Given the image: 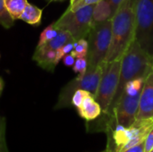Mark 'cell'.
<instances>
[{
    "label": "cell",
    "instance_id": "1",
    "mask_svg": "<svg viewBox=\"0 0 153 152\" xmlns=\"http://www.w3.org/2000/svg\"><path fill=\"white\" fill-rule=\"evenodd\" d=\"M111 43L106 63L121 59L134 39V10L133 0H125L111 19Z\"/></svg>",
    "mask_w": 153,
    "mask_h": 152
},
{
    "label": "cell",
    "instance_id": "2",
    "mask_svg": "<svg viewBox=\"0 0 153 152\" xmlns=\"http://www.w3.org/2000/svg\"><path fill=\"white\" fill-rule=\"evenodd\" d=\"M152 69L153 59H152L148 55H146V53L140 47L136 40L134 39L122 57L117 90L111 104L109 112L106 117H98L97 119L99 120L97 124L103 122L108 116L112 108L122 95L125 86L129 81H132L138 77H146V75Z\"/></svg>",
    "mask_w": 153,
    "mask_h": 152
},
{
    "label": "cell",
    "instance_id": "3",
    "mask_svg": "<svg viewBox=\"0 0 153 152\" xmlns=\"http://www.w3.org/2000/svg\"><path fill=\"white\" fill-rule=\"evenodd\" d=\"M134 39L153 59V0H133Z\"/></svg>",
    "mask_w": 153,
    "mask_h": 152
},
{
    "label": "cell",
    "instance_id": "4",
    "mask_svg": "<svg viewBox=\"0 0 153 152\" xmlns=\"http://www.w3.org/2000/svg\"><path fill=\"white\" fill-rule=\"evenodd\" d=\"M104 67L105 62L100 64L95 68L88 67L84 74H78L76 78L70 81L65 86L62 88L58 96L57 102L55 106V109H62L72 107V97L77 90H87L93 97H95L104 71Z\"/></svg>",
    "mask_w": 153,
    "mask_h": 152
},
{
    "label": "cell",
    "instance_id": "5",
    "mask_svg": "<svg viewBox=\"0 0 153 152\" xmlns=\"http://www.w3.org/2000/svg\"><path fill=\"white\" fill-rule=\"evenodd\" d=\"M111 20L92 25L87 37L88 53L86 58L89 68H95L105 61L111 43Z\"/></svg>",
    "mask_w": 153,
    "mask_h": 152
},
{
    "label": "cell",
    "instance_id": "6",
    "mask_svg": "<svg viewBox=\"0 0 153 152\" xmlns=\"http://www.w3.org/2000/svg\"><path fill=\"white\" fill-rule=\"evenodd\" d=\"M94 4L82 7L75 11L68 8L54 22L56 28L68 31L74 40L86 39L92 28V13Z\"/></svg>",
    "mask_w": 153,
    "mask_h": 152
},
{
    "label": "cell",
    "instance_id": "7",
    "mask_svg": "<svg viewBox=\"0 0 153 152\" xmlns=\"http://www.w3.org/2000/svg\"><path fill=\"white\" fill-rule=\"evenodd\" d=\"M121 61L122 58L109 63L105 62L104 71L97 93L94 97L101 108L102 112L100 117H106L108 116L111 104L116 96L119 82Z\"/></svg>",
    "mask_w": 153,
    "mask_h": 152
},
{
    "label": "cell",
    "instance_id": "8",
    "mask_svg": "<svg viewBox=\"0 0 153 152\" xmlns=\"http://www.w3.org/2000/svg\"><path fill=\"white\" fill-rule=\"evenodd\" d=\"M150 120H153V69L144 79L135 122Z\"/></svg>",
    "mask_w": 153,
    "mask_h": 152
},
{
    "label": "cell",
    "instance_id": "9",
    "mask_svg": "<svg viewBox=\"0 0 153 152\" xmlns=\"http://www.w3.org/2000/svg\"><path fill=\"white\" fill-rule=\"evenodd\" d=\"M79 116L87 122H92L96 120L101 115V108L100 104L96 101L95 98L90 94L88 95L81 104V106L76 108Z\"/></svg>",
    "mask_w": 153,
    "mask_h": 152
},
{
    "label": "cell",
    "instance_id": "10",
    "mask_svg": "<svg viewBox=\"0 0 153 152\" xmlns=\"http://www.w3.org/2000/svg\"><path fill=\"white\" fill-rule=\"evenodd\" d=\"M56 51L55 50L35 49L32 59L41 68L48 72H54L56 66L57 65L56 64Z\"/></svg>",
    "mask_w": 153,
    "mask_h": 152
},
{
    "label": "cell",
    "instance_id": "11",
    "mask_svg": "<svg viewBox=\"0 0 153 152\" xmlns=\"http://www.w3.org/2000/svg\"><path fill=\"white\" fill-rule=\"evenodd\" d=\"M111 4L107 0H100L94 4L92 13V25L111 20L114 16Z\"/></svg>",
    "mask_w": 153,
    "mask_h": 152
},
{
    "label": "cell",
    "instance_id": "12",
    "mask_svg": "<svg viewBox=\"0 0 153 152\" xmlns=\"http://www.w3.org/2000/svg\"><path fill=\"white\" fill-rule=\"evenodd\" d=\"M74 41H75L74 39L73 38V36L68 31L59 30L57 35L54 39H52L51 40H49L48 42H47L46 44H44L40 47H37L36 49L56 51L59 47H61L65 44H66L68 42H74Z\"/></svg>",
    "mask_w": 153,
    "mask_h": 152
},
{
    "label": "cell",
    "instance_id": "13",
    "mask_svg": "<svg viewBox=\"0 0 153 152\" xmlns=\"http://www.w3.org/2000/svg\"><path fill=\"white\" fill-rule=\"evenodd\" d=\"M42 13H43L42 9L28 3L23 10L22 13L20 16V19L28 24L38 26L40 24L41 18H42Z\"/></svg>",
    "mask_w": 153,
    "mask_h": 152
},
{
    "label": "cell",
    "instance_id": "14",
    "mask_svg": "<svg viewBox=\"0 0 153 152\" xmlns=\"http://www.w3.org/2000/svg\"><path fill=\"white\" fill-rule=\"evenodd\" d=\"M27 4V0H4L5 8L14 21L20 19Z\"/></svg>",
    "mask_w": 153,
    "mask_h": 152
},
{
    "label": "cell",
    "instance_id": "15",
    "mask_svg": "<svg viewBox=\"0 0 153 152\" xmlns=\"http://www.w3.org/2000/svg\"><path fill=\"white\" fill-rule=\"evenodd\" d=\"M144 79H145V77H138V78H135L132 81H129L126 84L123 92L129 94V95L140 94L142 92V90H143Z\"/></svg>",
    "mask_w": 153,
    "mask_h": 152
},
{
    "label": "cell",
    "instance_id": "16",
    "mask_svg": "<svg viewBox=\"0 0 153 152\" xmlns=\"http://www.w3.org/2000/svg\"><path fill=\"white\" fill-rule=\"evenodd\" d=\"M59 30L57 28H56L54 22L51 23L50 25H48L47 28L44 29V30L40 33L39 35V39L38 42L37 47H40L44 44H46L47 42H48L49 40H51L52 39H54L57 33H58Z\"/></svg>",
    "mask_w": 153,
    "mask_h": 152
},
{
    "label": "cell",
    "instance_id": "17",
    "mask_svg": "<svg viewBox=\"0 0 153 152\" xmlns=\"http://www.w3.org/2000/svg\"><path fill=\"white\" fill-rule=\"evenodd\" d=\"M87 53H88V41L86 39H81L79 40L74 41V49L71 52V54L75 58L86 57Z\"/></svg>",
    "mask_w": 153,
    "mask_h": 152
},
{
    "label": "cell",
    "instance_id": "18",
    "mask_svg": "<svg viewBox=\"0 0 153 152\" xmlns=\"http://www.w3.org/2000/svg\"><path fill=\"white\" fill-rule=\"evenodd\" d=\"M13 24L14 20L7 12L4 5V0H0V25L5 29H10L13 26Z\"/></svg>",
    "mask_w": 153,
    "mask_h": 152
},
{
    "label": "cell",
    "instance_id": "19",
    "mask_svg": "<svg viewBox=\"0 0 153 152\" xmlns=\"http://www.w3.org/2000/svg\"><path fill=\"white\" fill-rule=\"evenodd\" d=\"M0 152H9L6 143V120L0 115Z\"/></svg>",
    "mask_w": 153,
    "mask_h": 152
},
{
    "label": "cell",
    "instance_id": "20",
    "mask_svg": "<svg viewBox=\"0 0 153 152\" xmlns=\"http://www.w3.org/2000/svg\"><path fill=\"white\" fill-rule=\"evenodd\" d=\"M90 94L91 93L89 91H87V90H77L74 93V95L72 97V100H71L72 106L74 107V108H78L81 106V104L82 103L83 99L88 95H90Z\"/></svg>",
    "mask_w": 153,
    "mask_h": 152
},
{
    "label": "cell",
    "instance_id": "21",
    "mask_svg": "<svg viewBox=\"0 0 153 152\" xmlns=\"http://www.w3.org/2000/svg\"><path fill=\"white\" fill-rule=\"evenodd\" d=\"M87 68H88V61L86 57L75 59V62L73 65V70L74 73H77L79 75H82L87 71Z\"/></svg>",
    "mask_w": 153,
    "mask_h": 152
},
{
    "label": "cell",
    "instance_id": "22",
    "mask_svg": "<svg viewBox=\"0 0 153 152\" xmlns=\"http://www.w3.org/2000/svg\"><path fill=\"white\" fill-rule=\"evenodd\" d=\"M74 42H68L66 44H65L64 46H62L61 47H59L57 50H56V64L58 65V63L60 62V60L63 59V57L71 53L74 49Z\"/></svg>",
    "mask_w": 153,
    "mask_h": 152
},
{
    "label": "cell",
    "instance_id": "23",
    "mask_svg": "<svg viewBox=\"0 0 153 152\" xmlns=\"http://www.w3.org/2000/svg\"><path fill=\"white\" fill-rule=\"evenodd\" d=\"M100 1V0H70V5L68 9L71 11H75L87 5L96 4Z\"/></svg>",
    "mask_w": 153,
    "mask_h": 152
},
{
    "label": "cell",
    "instance_id": "24",
    "mask_svg": "<svg viewBox=\"0 0 153 152\" xmlns=\"http://www.w3.org/2000/svg\"><path fill=\"white\" fill-rule=\"evenodd\" d=\"M144 150L145 152H150L153 150V126L144 140Z\"/></svg>",
    "mask_w": 153,
    "mask_h": 152
},
{
    "label": "cell",
    "instance_id": "25",
    "mask_svg": "<svg viewBox=\"0 0 153 152\" xmlns=\"http://www.w3.org/2000/svg\"><path fill=\"white\" fill-rule=\"evenodd\" d=\"M122 152H145L144 150V141H143L142 142L133 146V147H130L126 150H125L124 151Z\"/></svg>",
    "mask_w": 153,
    "mask_h": 152
},
{
    "label": "cell",
    "instance_id": "26",
    "mask_svg": "<svg viewBox=\"0 0 153 152\" xmlns=\"http://www.w3.org/2000/svg\"><path fill=\"white\" fill-rule=\"evenodd\" d=\"M75 59H76V58H75L71 53H69V54L65 55V56L63 57V63H64V65H65V66L71 67V66L74 65V62H75Z\"/></svg>",
    "mask_w": 153,
    "mask_h": 152
},
{
    "label": "cell",
    "instance_id": "27",
    "mask_svg": "<svg viewBox=\"0 0 153 152\" xmlns=\"http://www.w3.org/2000/svg\"><path fill=\"white\" fill-rule=\"evenodd\" d=\"M107 1L111 4V7L113 9V12H114V13H116V12L117 11V9L119 8V6L121 5V4L125 0H107Z\"/></svg>",
    "mask_w": 153,
    "mask_h": 152
},
{
    "label": "cell",
    "instance_id": "28",
    "mask_svg": "<svg viewBox=\"0 0 153 152\" xmlns=\"http://www.w3.org/2000/svg\"><path fill=\"white\" fill-rule=\"evenodd\" d=\"M4 87V80L2 79V77H0V97H1V94H2V92H3Z\"/></svg>",
    "mask_w": 153,
    "mask_h": 152
},
{
    "label": "cell",
    "instance_id": "29",
    "mask_svg": "<svg viewBox=\"0 0 153 152\" xmlns=\"http://www.w3.org/2000/svg\"><path fill=\"white\" fill-rule=\"evenodd\" d=\"M101 152H110V151H108V149H106V150H105L104 151H101Z\"/></svg>",
    "mask_w": 153,
    "mask_h": 152
},
{
    "label": "cell",
    "instance_id": "30",
    "mask_svg": "<svg viewBox=\"0 0 153 152\" xmlns=\"http://www.w3.org/2000/svg\"><path fill=\"white\" fill-rule=\"evenodd\" d=\"M50 1H62V0H50Z\"/></svg>",
    "mask_w": 153,
    "mask_h": 152
},
{
    "label": "cell",
    "instance_id": "31",
    "mask_svg": "<svg viewBox=\"0 0 153 152\" xmlns=\"http://www.w3.org/2000/svg\"><path fill=\"white\" fill-rule=\"evenodd\" d=\"M150 152H153V150H152V151H151Z\"/></svg>",
    "mask_w": 153,
    "mask_h": 152
}]
</instances>
